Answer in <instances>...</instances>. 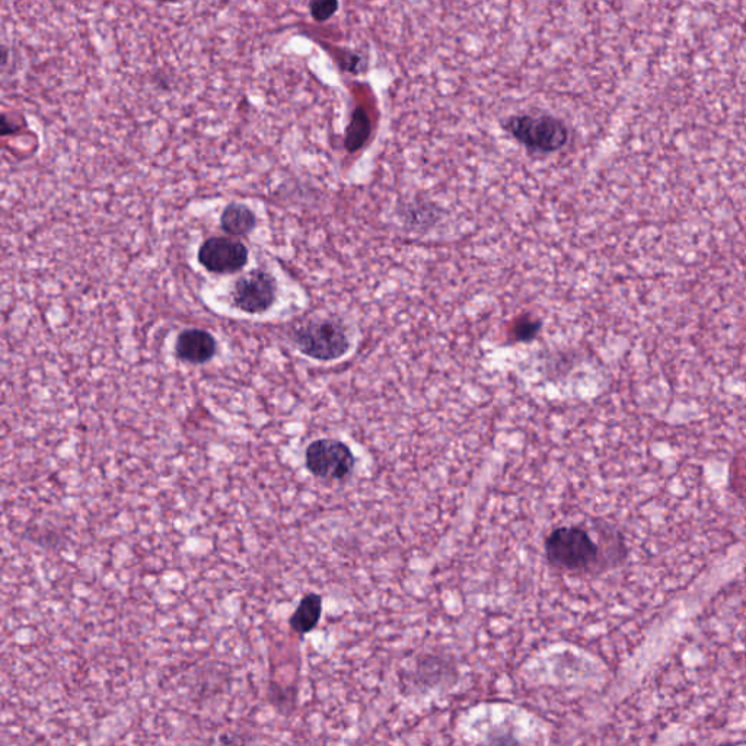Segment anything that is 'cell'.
<instances>
[{"mask_svg":"<svg viewBox=\"0 0 746 746\" xmlns=\"http://www.w3.org/2000/svg\"><path fill=\"white\" fill-rule=\"evenodd\" d=\"M551 566L566 572H589L599 559V547L591 535L579 526L554 529L544 544Z\"/></svg>","mask_w":746,"mask_h":746,"instance_id":"6da1fadb","label":"cell"},{"mask_svg":"<svg viewBox=\"0 0 746 746\" xmlns=\"http://www.w3.org/2000/svg\"><path fill=\"white\" fill-rule=\"evenodd\" d=\"M292 340L302 355L321 362L340 359L350 349L346 328L333 320H311L299 325L293 330Z\"/></svg>","mask_w":746,"mask_h":746,"instance_id":"7a4b0ae2","label":"cell"},{"mask_svg":"<svg viewBox=\"0 0 746 746\" xmlns=\"http://www.w3.org/2000/svg\"><path fill=\"white\" fill-rule=\"evenodd\" d=\"M505 127L510 135L531 151L556 152L564 148L569 140L566 124L547 114L513 116Z\"/></svg>","mask_w":746,"mask_h":746,"instance_id":"3957f363","label":"cell"},{"mask_svg":"<svg viewBox=\"0 0 746 746\" xmlns=\"http://www.w3.org/2000/svg\"><path fill=\"white\" fill-rule=\"evenodd\" d=\"M355 464L352 449L337 439H318L306 448V468L320 480H347L355 470Z\"/></svg>","mask_w":746,"mask_h":746,"instance_id":"277c9868","label":"cell"},{"mask_svg":"<svg viewBox=\"0 0 746 746\" xmlns=\"http://www.w3.org/2000/svg\"><path fill=\"white\" fill-rule=\"evenodd\" d=\"M232 304L245 314L269 311L277 299V283L272 274L255 270L239 277L232 290Z\"/></svg>","mask_w":746,"mask_h":746,"instance_id":"5b68a950","label":"cell"},{"mask_svg":"<svg viewBox=\"0 0 746 746\" xmlns=\"http://www.w3.org/2000/svg\"><path fill=\"white\" fill-rule=\"evenodd\" d=\"M197 258L207 272L232 274L247 266L248 248L237 239L213 237L203 242Z\"/></svg>","mask_w":746,"mask_h":746,"instance_id":"8992f818","label":"cell"},{"mask_svg":"<svg viewBox=\"0 0 746 746\" xmlns=\"http://www.w3.org/2000/svg\"><path fill=\"white\" fill-rule=\"evenodd\" d=\"M218 353V341L206 330L188 328L175 341V356L190 365H204Z\"/></svg>","mask_w":746,"mask_h":746,"instance_id":"52a82bcc","label":"cell"},{"mask_svg":"<svg viewBox=\"0 0 746 746\" xmlns=\"http://www.w3.org/2000/svg\"><path fill=\"white\" fill-rule=\"evenodd\" d=\"M321 614H323V598L318 594L305 595L290 617V627L298 634L311 633L320 623Z\"/></svg>","mask_w":746,"mask_h":746,"instance_id":"ba28073f","label":"cell"},{"mask_svg":"<svg viewBox=\"0 0 746 746\" xmlns=\"http://www.w3.org/2000/svg\"><path fill=\"white\" fill-rule=\"evenodd\" d=\"M221 226L223 231L232 237H245L254 231L257 218L250 207L241 203H231L222 212Z\"/></svg>","mask_w":746,"mask_h":746,"instance_id":"9c48e42d","label":"cell"},{"mask_svg":"<svg viewBox=\"0 0 746 746\" xmlns=\"http://www.w3.org/2000/svg\"><path fill=\"white\" fill-rule=\"evenodd\" d=\"M369 135H371V121L368 119V114L365 113L363 108H356L352 121H350L349 129H347V151H359L365 145Z\"/></svg>","mask_w":746,"mask_h":746,"instance_id":"30bf717a","label":"cell"},{"mask_svg":"<svg viewBox=\"0 0 746 746\" xmlns=\"http://www.w3.org/2000/svg\"><path fill=\"white\" fill-rule=\"evenodd\" d=\"M541 330V323L532 318H522L518 323L513 325L512 336L513 340L521 341V343H528V341L534 340L538 336Z\"/></svg>","mask_w":746,"mask_h":746,"instance_id":"8fae6325","label":"cell"},{"mask_svg":"<svg viewBox=\"0 0 746 746\" xmlns=\"http://www.w3.org/2000/svg\"><path fill=\"white\" fill-rule=\"evenodd\" d=\"M339 9V3L334 0H324V2H312L309 5V11H311L312 18L318 22L327 21L336 14Z\"/></svg>","mask_w":746,"mask_h":746,"instance_id":"7c38bea8","label":"cell"},{"mask_svg":"<svg viewBox=\"0 0 746 746\" xmlns=\"http://www.w3.org/2000/svg\"><path fill=\"white\" fill-rule=\"evenodd\" d=\"M213 746H251L248 744L247 738L244 735H238V733H223L219 736L218 741Z\"/></svg>","mask_w":746,"mask_h":746,"instance_id":"4fadbf2b","label":"cell"}]
</instances>
